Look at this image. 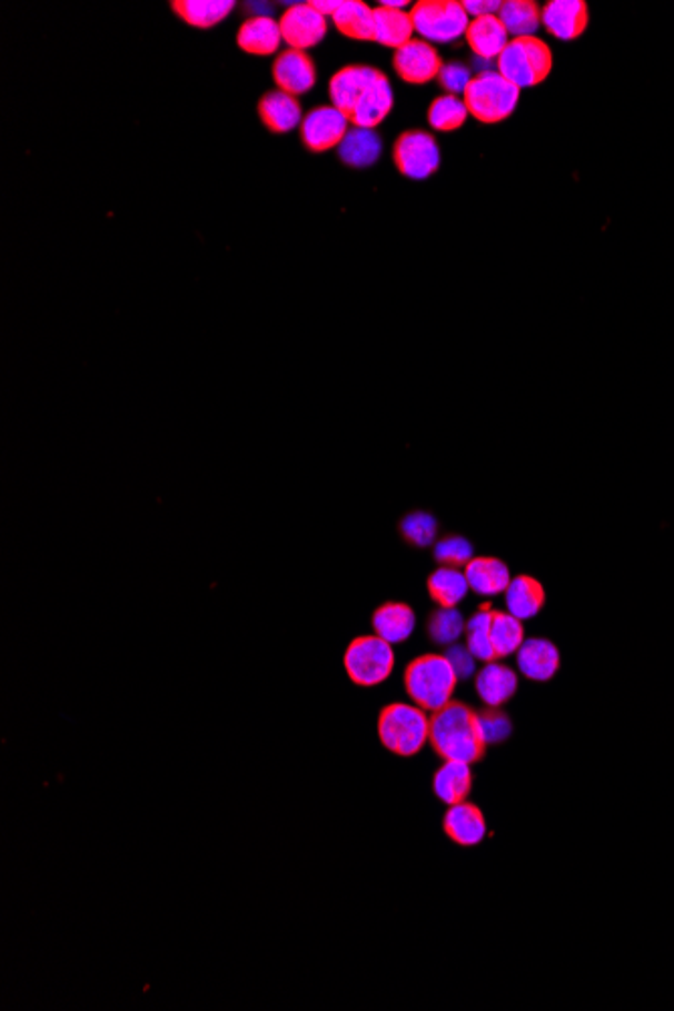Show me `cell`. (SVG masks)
<instances>
[{
	"label": "cell",
	"instance_id": "21",
	"mask_svg": "<svg viewBox=\"0 0 674 1011\" xmlns=\"http://www.w3.org/2000/svg\"><path fill=\"white\" fill-rule=\"evenodd\" d=\"M547 594L545 587L537 577L515 576L509 587L505 589V606L507 612L513 614L519 621H532L542 609L545 608Z\"/></svg>",
	"mask_w": 674,
	"mask_h": 1011
},
{
	"label": "cell",
	"instance_id": "8",
	"mask_svg": "<svg viewBox=\"0 0 674 1011\" xmlns=\"http://www.w3.org/2000/svg\"><path fill=\"white\" fill-rule=\"evenodd\" d=\"M391 158L400 175L413 180H426L435 175L440 166V150L435 136L428 131H404L394 142Z\"/></svg>",
	"mask_w": 674,
	"mask_h": 1011
},
{
	"label": "cell",
	"instance_id": "12",
	"mask_svg": "<svg viewBox=\"0 0 674 1011\" xmlns=\"http://www.w3.org/2000/svg\"><path fill=\"white\" fill-rule=\"evenodd\" d=\"M542 24L559 41H576L586 33L589 9L584 0H549L542 7Z\"/></svg>",
	"mask_w": 674,
	"mask_h": 1011
},
{
	"label": "cell",
	"instance_id": "24",
	"mask_svg": "<svg viewBox=\"0 0 674 1011\" xmlns=\"http://www.w3.org/2000/svg\"><path fill=\"white\" fill-rule=\"evenodd\" d=\"M259 116L272 133H287L304 121L299 99L285 91H269L259 103Z\"/></svg>",
	"mask_w": 674,
	"mask_h": 1011
},
{
	"label": "cell",
	"instance_id": "38",
	"mask_svg": "<svg viewBox=\"0 0 674 1011\" xmlns=\"http://www.w3.org/2000/svg\"><path fill=\"white\" fill-rule=\"evenodd\" d=\"M479 728L483 741L490 745L505 743L513 735V721L503 708L487 707L479 711Z\"/></svg>",
	"mask_w": 674,
	"mask_h": 1011
},
{
	"label": "cell",
	"instance_id": "27",
	"mask_svg": "<svg viewBox=\"0 0 674 1011\" xmlns=\"http://www.w3.org/2000/svg\"><path fill=\"white\" fill-rule=\"evenodd\" d=\"M433 790L443 804L455 805L467 802L470 790H473L470 765L463 762H445V765L435 773Z\"/></svg>",
	"mask_w": 674,
	"mask_h": 1011
},
{
	"label": "cell",
	"instance_id": "18",
	"mask_svg": "<svg viewBox=\"0 0 674 1011\" xmlns=\"http://www.w3.org/2000/svg\"><path fill=\"white\" fill-rule=\"evenodd\" d=\"M443 827H445L446 836L465 849L479 846L487 836V822H485L483 812L477 805L468 804V802L448 805Z\"/></svg>",
	"mask_w": 674,
	"mask_h": 1011
},
{
	"label": "cell",
	"instance_id": "34",
	"mask_svg": "<svg viewBox=\"0 0 674 1011\" xmlns=\"http://www.w3.org/2000/svg\"><path fill=\"white\" fill-rule=\"evenodd\" d=\"M467 631V621L457 608H438L426 618V634L438 646H450Z\"/></svg>",
	"mask_w": 674,
	"mask_h": 1011
},
{
	"label": "cell",
	"instance_id": "33",
	"mask_svg": "<svg viewBox=\"0 0 674 1011\" xmlns=\"http://www.w3.org/2000/svg\"><path fill=\"white\" fill-rule=\"evenodd\" d=\"M490 642L493 648L499 658H507L512 654H517L525 642V626L523 621L515 618L509 612H499L495 609L493 621H490Z\"/></svg>",
	"mask_w": 674,
	"mask_h": 1011
},
{
	"label": "cell",
	"instance_id": "36",
	"mask_svg": "<svg viewBox=\"0 0 674 1011\" xmlns=\"http://www.w3.org/2000/svg\"><path fill=\"white\" fill-rule=\"evenodd\" d=\"M468 120V109L465 106V99L458 96H438L433 99L428 108V123L436 131H457L465 126Z\"/></svg>",
	"mask_w": 674,
	"mask_h": 1011
},
{
	"label": "cell",
	"instance_id": "17",
	"mask_svg": "<svg viewBox=\"0 0 674 1011\" xmlns=\"http://www.w3.org/2000/svg\"><path fill=\"white\" fill-rule=\"evenodd\" d=\"M465 576L470 592L485 598L505 594L513 579L509 566L493 555H475L465 566Z\"/></svg>",
	"mask_w": 674,
	"mask_h": 1011
},
{
	"label": "cell",
	"instance_id": "16",
	"mask_svg": "<svg viewBox=\"0 0 674 1011\" xmlns=\"http://www.w3.org/2000/svg\"><path fill=\"white\" fill-rule=\"evenodd\" d=\"M519 676L512 666L493 661L485 663L475 676V691L487 707L499 708L517 695Z\"/></svg>",
	"mask_w": 674,
	"mask_h": 1011
},
{
	"label": "cell",
	"instance_id": "37",
	"mask_svg": "<svg viewBox=\"0 0 674 1011\" xmlns=\"http://www.w3.org/2000/svg\"><path fill=\"white\" fill-rule=\"evenodd\" d=\"M436 564L448 567H465L475 557V547L465 535L448 533L433 545Z\"/></svg>",
	"mask_w": 674,
	"mask_h": 1011
},
{
	"label": "cell",
	"instance_id": "40",
	"mask_svg": "<svg viewBox=\"0 0 674 1011\" xmlns=\"http://www.w3.org/2000/svg\"><path fill=\"white\" fill-rule=\"evenodd\" d=\"M445 656L457 673L458 681H468L473 674H477V658L470 654L467 646L463 644H450L446 646Z\"/></svg>",
	"mask_w": 674,
	"mask_h": 1011
},
{
	"label": "cell",
	"instance_id": "9",
	"mask_svg": "<svg viewBox=\"0 0 674 1011\" xmlns=\"http://www.w3.org/2000/svg\"><path fill=\"white\" fill-rule=\"evenodd\" d=\"M349 131V120L334 106L311 109L301 121V142L309 152H327L339 148Z\"/></svg>",
	"mask_w": 674,
	"mask_h": 1011
},
{
	"label": "cell",
	"instance_id": "31",
	"mask_svg": "<svg viewBox=\"0 0 674 1011\" xmlns=\"http://www.w3.org/2000/svg\"><path fill=\"white\" fill-rule=\"evenodd\" d=\"M499 19L513 39L533 37L542 24V7L535 0H507L500 7Z\"/></svg>",
	"mask_w": 674,
	"mask_h": 1011
},
{
	"label": "cell",
	"instance_id": "13",
	"mask_svg": "<svg viewBox=\"0 0 674 1011\" xmlns=\"http://www.w3.org/2000/svg\"><path fill=\"white\" fill-rule=\"evenodd\" d=\"M562 654L554 642L532 636L525 638L522 648L517 651V668L519 673L533 683H549L555 674L559 673Z\"/></svg>",
	"mask_w": 674,
	"mask_h": 1011
},
{
	"label": "cell",
	"instance_id": "32",
	"mask_svg": "<svg viewBox=\"0 0 674 1011\" xmlns=\"http://www.w3.org/2000/svg\"><path fill=\"white\" fill-rule=\"evenodd\" d=\"M493 614L495 609L490 606V602H485L480 604L479 609L470 616L467 621V631H465V638H467V646L470 654L480 661V663H493L497 661V654H495V648H493V642H490V621H493Z\"/></svg>",
	"mask_w": 674,
	"mask_h": 1011
},
{
	"label": "cell",
	"instance_id": "7",
	"mask_svg": "<svg viewBox=\"0 0 674 1011\" xmlns=\"http://www.w3.org/2000/svg\"><path fill=\"white\" fill-rule=\"evenodd\" d=\"M394 651L390 642L380 636H358L344 654V668L349 681L358 686H378L388 681L394 671Z\"/></svg>",
	"mask_w": 674,
	"mask_h": 1011
},
{
	"label": "cell",
	"instance_id": "35",
	"mask_svg": "<svg viewBox=\"0 0 674 1011\" xmlns=\"http://www.w3.org/2000/svg\"><path fill=\"white\" fill-rule=\"evenodd\" d=\"M398 533L410 547L426 549L438 542V519L433 513L416 509L398 522Z\"/></svg>",
	"mask_w": 674,
	"mask_h": 1011
},
{
	"label": "cell",
	"instance_id": "29",
	"mask_svg": "<svg viewBox=\"0 0 674 1011\" xmlns=\"http://www.w3.org/2000/svg\"><path fill=\"white\" fill-rule=\"evenodd\" d=\"M337 31L354 41H374V9L361 0H344L331 17Z\"/></svg>",
	"mask_w": 674,
	"mask_h": 1011
},
{
	"label": "cell",
	"instance_id": "39",
	"mask_svg": "<svg viewBox=\"0 0 674 1011\" xmlns=\"http://www.w3.org/2000/svg\"><path fill=\"white\" fill-rule=\"evenodd\" d=\"M436 79H438L440 88L445 89L446 93L458 96V93H465V89L468 88V83H470L473 76H470L467 66L453 61V63H445V66H443V69H440V73H438Z\"/></svg>",
	"mask_w": 674,
	"mask_h": 1011
},
{
	"label": "cell",
	"instance_id": "15",
	"mask_svg": "<svg viewBox=\"0 0 674 1011\" xmlns=\"http://www.w3.org/2000/svg\"><path fill=\"white\" fill-rule=\"evenodd\" d=\"M272 79L279 91H285L295 98L304 96L316 86V63L305 51L287 49L275 59Z\"/></svg>",
	"mask_w": 674,
	"mask_h": 1011
},
{
	"label": "cell",
	"instance_id": "23",
	"mask_svg": "<svg viewBox=\"0 0 674 1011\" xmlns=\"http://www.w3.org/2000/svg\"><path fill=\"white\" fill-rule=\"evenodd\" d=\"M237 43L245 53L261 57L277 53L279 44L284 43L279 21H275L272 17H250L249 21L242 22L237 34Z\"/></svg>",
	"mask_w": 674,
	"mask_h": 1011
},
{
	"label": "cell",
	"instance_id": "11",
	"mask_svg": "<svg viewBox=\"0 0 674 1011\" xmlns=\"http://www.w3.org/2000/svg\"><path fill=\"white\" fill-rule=\"evenodd\" d=\"M281 34L289 49L307 51L321 43L327 33V19L317 12L309 2L291 4L279 19Z\"/></svg>",
	"mask_w": 674,
	"mask_h": 1011
},
{
	"label": "cell",
	"instance_id": "19",
	"mask_svg": "<svg viewBox=\"0 0 674 1011\" xmlns=\"http://www.w3.org/2000/svg\"><path fill=\"white\" fill-rule=\"evenodd\" d=\"M391 108H394V93H391L390 79L380 71V76L376 77V81L361 96L358 106L351 111L349 123L354 128L374 130L388 118Z\"/></svg>",
	"mask_w": 674,
	"mask_h": 1011
},
{
	"label": "cell",
	"instance_id": "22",
	"mask_svg": "<svg viewBox=\"0 0 674 1011\" xmlns=\"http://www.w3.org/2000/svg\"><path fill=\"white\" fill-rule=\"evenodd\" d=\"M374 634L390 644H400L413 636L416 614L406 602H386L371 616Z\"/></svg>",
	"mask_w": 674,
	"mask_h": 1011
},
{
	"label": "cell",
	"instance_id": "1",
	"mask_svg": "<svg viewBox=\"0 0 674 1011\" xmlns=\"http://www.w3.org/2000/svg\"><path fill=\"white\" fill-rule=\"evenodd\" d=\"M430 745L445 762L479 763L487 753L479 728V711L450 701L430 717Z\"/></svg>",
	"mask_w": 674,
	"mask_h": 1011
},
{
	"label": "cell",
	"instance_id": "3",
	"mask_svg": "<svg viewBox=\"0 0 674 1011\" xmlns=\"http://www.w3.org/2000/svg\"><path fill=\"white\" fill-rule=\"evenodd\" d=\"M378 737L384 750L400 757H413L430 741V717L418 705L391 703L380 711Z\"/></svg>",
	"mask_w": 674,
	"mask_h": 1011
},
{
	"label": "cell",
	"instance_id": "26",
	"mask_svg": "<svg viewBox=\"0 0 674 1011\" xmlns=\"http://www.w3.org/2000/svg\"><path fill=\"white\" fill-rule=\"evenodd\" d=\"M414 24L410 12L394 11L386 7H376L374 9V41L390 47V49H400L406 43L413 41Z\"/></svg>",
	"mask_w": 674,
	"mask_h": 1011
},
{
	"label": "cell",
	"instance_id": "14",
	"mask_svg": "<svg viewBox=\"0 0 674 1011\" xmlns=\"http://www.w3.org/2000/svg\"><path fill=\"white\" fill-rule=\"evenodd\" d=\"M378 76H380V71L368 66H348L339 69L336 71V76L329 79L331 106L339 109L341 113H346L349 120L359 99L368 91Z\"/></svg>",
	"mask_w": 674,
	"mask_h": 1011
},
{
	"label": "cell",
	"instance_id": "42",
	"mask_svg": "<svg viewBox=\"0 0 674 1011\" xmlns=\"http://www.w3.org/2000/svg\"><path fill=\"white\" fill-rule=\"evenodd\" d=\"M309 4H311L317 12H321L327 19V17H334V14L339 11V7L344 4V0H311Z\"/></svg>",
	"mask_w": 674,
	"mask_h": 1011
},
{
	"label": "cell",
	"instance_id": "28",
	"mask_svg": "<svg viewBox=\"0 0 674 1011\" xmlns=\"http://www.w3.org/2000/svg\"><path fill=\"white\" fill-rule=\"evenodd\" d=\"M337 150L341 162L349 168H370L380 160V136L374 130L351 128Z\"/></svg>",
	"mask_w": 674,
	"mask_h": 1011
},
{
	"label": "cell",
	"instance_id": "30",
	"mask_svg": "<svg viewBox=\"0 0 674 1011\" xmlns=\"http://www.w3.org/2000/svg\"><path fill=\"white\" fill-rule=\"evenodd\" d=\"M172 9L188 24L198 27V29H210L229 17L230 11L235 9V2L232 0H176Z\"/></svg>",
	"mask_w": 674,
	"mask_h": 1011
},
{
	"label": "cell",
	"instance_id": "5",
	"mask_svg": "<svg viewBox=\"0 0 674 1011\" xmlns=\"http://www.w3.org/2000/svg\"><path fill=\"white\" fill-rule=\"evenodd\" d=\"M554 54L539 37H517L497 59V71L519 89L535 88L552 73Z\"/></svg>",
	"mask_w": 674,
	"mask_h": 1011
},
{
	"label": "cell",
	"instance_id": "20",
	"mask_svg": "<svg viewBox=\"0 0 674 1011\" xmlns=\"http://www.w3.org/2000/svg\"><path fill=\"white\" fill-rule=\"evenodd\" d=\"M468 47L479 59H499V54L505 51V47L512 41V34L500 22L499 14H489V17H479L470 19L467 33H465Z\"/></svg>",
	"mask_w": 674,
	"mask_h": 1011
},
{
	"label": "cell",
	"instance_id": "25",
	"mask_svg": "<svg viewBox=\"0 0 674 1011\" xmlns=\"http://www.w3.org/2000/svg\"><path fill=\"white\" fill-rule=\"evenodd\" d=\"M428 596L438 604V608H457L463 599L467 598V576L460 567L440 566L426 579Z\"/></svg>",
	"mask_w": 674,
	"mask_h": 1011
},
{
	"label": "cell",
	"instance_id": "2",
	"mask_svg": "<svg viewBox=\"0 0 674 1011\" xmlns=\"http://www.w3.org/2000/svg\"><path fill=\"white\" fill-rule=\"evenodd\" d=\"M458 676L445 654H425L406 666L404 686L414 705L435 713L453 701Z\"/></svg>",
	"mask_w": 674,
	"mask_h": 1011
},
{
	"label": "cell",
	"instance_id": "4",
	"mask_svg": "<svg viewBox=\"0 0 674 1011\" xmlns=\"http://www.w3.org/2000/svg\"><path fill=\"white\" fill-rule=\"evenodd\" d=\"M463 96L468 116H473L480 123H500L509 120L513 111L517 109L522 89L513 86L512 81L500 76L497 69L493 71L487 69L473 76Z\"/></svg>",
	"mask_w": 674,
	"mask_h": 1011
},
{
	"label": "cell",
	"instance_id": "41",
	"mask_svg": "<svg viewBox=\"0 0 674 1011\" xmlns=\"http://www.w3.org/2000/svg\"><path fill=\"white\" fill-rule=\"evenodd\" d=\"M463 7L470 19H479V17L499 14L503 2L500 0H465Z\"/></svg>",
	"mask_w": 674,
	"mask_h": 1011
},
{
	"label": "cell",
	"instance_id": "10",
	"mask_svg": "<svg viewBox=\"0 0 674 1011\" xmlns=\"http://www.w3.org/2000/svg\"><path fill=\"white\" fill-rule=\"evenodd\" d=\"M391 66L406 83L425 86L438 77L445 63L433 44L423 39H413L396 51Z\"/></svg>",
	"mask_w": 674,
	"mask_h": 1011
},
{
	"label": "cell",
	"instance_id": "6",
	"mask_svg": "<svg viewBox=\"0 0 674 1011\" xmlns=\"http://www.w3.org/2000/svg\"><path fill=\"white\" fill-rule=\"evenodd\" d=\"M414 33L426 43H453L467 33L470 17L457 0H420L410 11Z\"/></svg>",
	"mask_w": 674,
	"mask_h": 1011
},
{
	"label": "cell",
	"instance_id": "43",
	"mask_svg": "<svg viewBox=\"0 0 674 1011\" xmlns=\"http://www.w3.org/2000/svg\"><path fill=\"white\" fill-rule=\"evenodd\" d=\"M380 7L394 9V11H404V7H410L408 0H381Z\"/></svg>",
	"mask_w": 674,
	"mask_h": 1011
}]
</instances>
